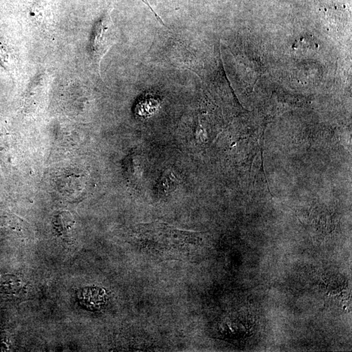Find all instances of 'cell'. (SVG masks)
<instances>
[{
    "mask_svg": "<svg viewBox=\"0 0 352 352\" xmlns=\"http://www.w3.org/2000/svg\"><path fill=\"white\" fill-rule=\"evenodd\" d=\"M118 29L110 14H106L95 25L91 40L93 63L101 76L100 65L104 57L118 41Z\"/></svg>",
    "mask_w": 352,
    "mask_h": 352,
    "instance_id": "1",
    "label": "cell"
}]
</instances>
